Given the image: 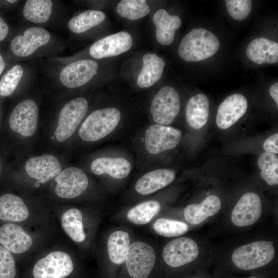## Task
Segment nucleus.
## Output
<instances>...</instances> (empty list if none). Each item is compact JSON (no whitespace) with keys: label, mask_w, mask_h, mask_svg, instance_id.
Listing matches in <instances>:
<instances>
[{"label":"nucleus","mask_w":278,"mask_h":278,"mask_svg":"<svg viewBox=\"0 0 278 278\" xmlns=\"http://www.w3.org/2000/svg\"><path fill=\"white\" fill-rule=\"evenodd\" d=\"M220 43L217 37L204 28H194L182 39L178 54L184 60L196 62L207 59L219 49Z\"/></svg>","instance_id":"nucleus-1"},{"label":"nucleus","mask_w":278,"mask_h":278,"mask_svg":"<svg viewBox=\"0 0 278 278\" xmlns=\"http://www.w3.org/2000/svg\"><path fill=\"white\" fill-rule=\"evenodd\" d=\"M121 114L115 108H107L92 112L82 124L79 135L83 141L95 142L111 133L120 121Z\"/></svg>","instance_id":"nucleus-2"},{"label":"nucleus","mask_w":278,"mask_h":278,"mask_svg":"<svg viewBox=\"0 0 278 278\" xmlns=\"http://www.w3.org/2000/svg\"><path fill=\"white\" fill-rule=\"evenodd\" d=\"M274 255L272 241L259 240L239 247L234 251L231 257L238 268L251 270L267 265Z\"/></svg>","instance_id":"nucleus-3"},{"label":"nucleus","mask_w":278,"mask_h":278,"mask_svg":"<svg viewBox=\"0 0 278 278\" xmlns=\"http://www.w3.org/2000/svg\"><path fill=\"white\" fill-rule=\"evenodd\" d=\"M88 109L87 100L81 97L71 100L63 106L60 111L54 132L58 142H64L73 135Z\"/></svg>","instance_id":"nucleus-4"},{"label":"nucleus","mask_w":278,"mask_h":278,"mask_svg":"<svg viewBox=\"0 0 278 278\" xmlns=\"http://www.w3.org/2000/svg\"><path fill=\"white\" fill-rule=\"evenodd\" d=\"M180 110L177 91L169 86L162 88L152 99L150 112L157 124L167 126L173 122Z\"/></svg>","instance_id":"nucleus-5"},{"label":"nucleus","mask_w":278,"mask_h":278,"mask_svg":"<svg viewBox=\"0 0 278 278\" xmlns=\"http://www.w3.org/2000/svg\"><path fill=\"white\" fill-rule=\"evenodd\" d=\"M125 260L131 277L147 278L155 264V252L145 242H135L129 245Z\"/></svg>","instance_id":"nucleus-6"},{"label":"nucleus","mask_w":278,"mask_h":278,"mask_svg":"<svg viewBox=\"0 0 278 278\" xmlns=\"http://www.w3.org/2000/svg\"><path fill=\"white\" fill-rule=\"evenodd\" d=\"M74 269L70 255L62 251H54L40 259L34 265V278H64Z\"/></svg>","instance_id":"nucleus-7"},{"label":"nucleus","mask_w":278,"mask_h":278,"mask_svg":"<svg viewBox=\"0 0 278 278\" xmlns=\"http://www.w3.org/2000/svg\"><path fill=\"white\" fill-rule=\"evenodd\" d=\"M38 121V108L32 99H26L17 105L9 118L11 129L24 137L36 132Z\"/></svg>","instance_id":"nucleus-8"},{"label":"nucleus","mask_w":278,"mask_h":278,"mask_svg":"<svg viewBox=\"0 0 278 278\" xmlns=\"http://www.w3.org/2000/svg\"><path fill=\"white\" fill-rule=\"evenodd\" d=\"M181 136L179 129L158 124L152 125L145 132V147L150 153L158 154L175 148Z\"/></svg>","instance_id":"nucleus-9"},{"label":"nucleus","mask_w":278,"mask_h":278,"mask_svg":"<svg viewBox=\"0 0 278 278\" xmlns=\"http://www.w3.org/2000/svg\"><path fill=\"white\" fill-rule=\"evenodd\" d=\"M199 248L192 238L182 237L168 242L163 250V258L170 267H179L189 263L198 257Z\"/></svg>","instance_id":"nucleus-10"},{"label":"nucleus","mask_w":278,"mask_h":278,"mask_svg":"<svg viewBox=\"0 0 278 278\" xmlns=\"http://www.w3.org/2000/svg\"><path fill=\"white\" fill-rule=\"evenodd\" d=\"M55 192L59 197L71 199L82 194L87 188L89 180L81 169L70 167L61 170L55 178Z\"/></svg>","instance_id":"nucleus-11"},{"label":"nucleus","mask_w":278,"mask_h":278,"mask_svg":"<svg viewBox=\"0 0 278 278\" xmlns=\"http://www.w3.org/2000/svg\"><path fill=\"white\" fill-rule=\"evenodd\" d=\"M132 45L131 34L120 31L99 39L91 46L89 53L95 59L119 55L129 50Z\"/></svg>","instance_id":"nucleus-12"},{"label":"nucleus","mask_w":278,"mask_h":278,"mask_svg":"<svg viewBox=\"0 0 278 278\" xmlns=\"http://www.w3.org/2000/svg\"><path fill=\"white\" fill-rule=\"evenodd\" d=\"M262 213V202L259 196L255 193L245 194L234 206L231 216L232 223L242 227L255 223Z\"/></svg>","instance_id":"nucleus-13"},{"label":"nucleus","mask_w":278,"mask_h":278,"mask_svg":"<svg viewBox=\"0 0 278 278\" xmlns=\"http://www.w3.org/2000/svg\"><path fill=\"white\" fill-rule=\"evenodd\" d=\"M98 65L92 60H80L66 65L60 73L61 83L68 88H76L88 83L97 74Z\"/></svg>","instance_id":"nucleus-14"},{"label":"nucleus","mask_w":278,"mask_h":278,"mask_svg":"<svg viewBox=\"0 0 278 278\" xmlns=\"http://www.w3.org/2000/svg\"><path fill=\"white\" fill-rule=\"evenodd\" d=\"M25 169L30 178L44 184L55 178L62 167L55 156L46 154L29 158L25 163Z\"/></svg>","instance_id":"nucleus-15"},{"label":"nucleus","mask_w":278,"mask_h":278,"mask_svg":"<svg viewBox=\"0 0 278 278\" xmlns=\"http://www.w3.org/2000/svg\"><path fill=\"white\" fill-rule=\"evenodd\" d=\"M50 35L46 29L37 27L27 28L23 35L15 37L11 43V49L17 56L27 57L33 53L39 47L47 43Z\"/></svg>","instance_id":"nucleus-16"},{"label":"nucleus","mask_w":278,"mask_h":278,"mask_svg":"<svg viewBox=\"0 0 278 278\" xmlns=\"http://www.w3.org/2000/svg\"><path fill=\"white\" fill-rule=\"evenodd\" d=\"M247 108V100L242 95L236 93L228 96L218 108L217 126L222 129L231 127L245 114Z\"/></svg>","instance_id":"nucleus-17"},{"label":"nucleus","mask_w":278,"mask_h":278,"mask_svg":"<svg viewBox=\"0 0 278 278\" xmlns=\"http://www.w3.org/2000/svg\"><path fill=\"white\" fill-rule=\"evenodd\" d=\"M0 243L10 252L21 254L31 247V236L20 225L8 223L0 228Z\"/></svg>","instance_id":"nucleus-18"},{"label":"nucleus","mask_w":278,"mask_h":278,"mask_svg":"<svg viewBox=\"0 0 278 278\" xmlns=\"http://www.w3.org/2000/svg\"><path fill=\"white\" fill-rule=\"evenodd\" d=\"M246 54L249 60L257 64L276 63L278 62V44L267 38H257L248 44Z\"/></svg>","instance_id":"nucleus-19"},{"label":"nucleus","mask_w":278,"mask_h":278,"mask_svg":"<svg viewBox=\"0 0 278 278\" xmlns=\"http://www.w3.org/2000/svg\"><path fill=\"white\" fill-rule=\"evenodd\" d=\"M175 177V172L171 169H157L141 177L136 182L135 188L141 195H149L170 184Z\"/></svg>","instance_id":"nucleus-20"},{"label":"nucleus","mask_w":278,"mask_h":278,"mask_svg":"<svg viewBox=\"0 0 278 278\" xmlns=\"http://www.w3.org/2000/svg\"><path fill=\"white\" fill-rule=\"evenodd\" d=\"M152 21L155 26L158 42L164 45L171 44L174 39L175 31L181 26L180 18L169 14L165 9H161L154 14Z\"/></svg>","instance_id":"nucleus-21"},{"label":"nucleus","mask_w":278,"mask_h":278,"mask_svg":"<svg viewBox=\"0 0 278 278\" xmlns=\"http://www.w3.org/2000/svg\"><path fill=\"white\" fill-rule=\"evenodd\" d=\"M221 206V202L218 196L210 195L200 203L188 205L184 211V218L190 224L197 225L217 214Z\"/></svg>","instance_id":"nucleus-22"},{"label":"nucleus","mask_w":278,"mask_h":278,"mask_svg":"<svg viewBox=\"0 0 278 278\" xmlns=\"http://www.w3.org/2000/svg\"><path fill=\"white\" fill-rule=\"evenodd\" d=\"M131 169L129 162L123 158H98L91 165V169L94 173L97 175L107 173L115 179L126 178Z\"/></svg>","instance_id":"nucleus-23"},{"label":"nucleus","mask_w":278,"mask_h":278,"mask_svg":"<svg viewBox=\"0 0 278 278\" xmlns=\"http://www.w3.org/2000/svg\"><path fill=\"white\" fill-rule=\"evenodd\" d=\"M210 102L203 94H198L191 97L186 108V118L192 128L199 129L206 124L209 117Z\"/></svg>","instance_id":"nucleus-24"},{"label":"nucleus","mask_w":278,"mask_h":278,"mask_svg":"<svg viewBox=\"0 0 278 278\" xmlns=\"http://www.w3.org/2000/svg\"><path fill=\"white\" fill-rule=\"evenodd\" d=\"M29 211L23 200L11 194L0 197V219L5 221L20 222L29 216Z\"/></svg>","instance_id":"nucleus-25"},{"label":"nucleus","mask_w":278,"mask_h":278,"mask_svg":"<svg viewBox=\"0 0 278 278\" xmlns=\"http://www.w3.org/2000/svg\"><path fill=\"white\" fill-rule=\"evenodd\" d=\"M143 66L140 73L137 84L142 88H149L161 77L165 62L155 54L147 53L143 58Z\"/></svg>","instance_id":"nucleus-26"},{"label":"nucleus","mask_w":278,"mask_h":278,"mask_svg":"<svg viewBox=\"0 0 278 278\" xmlns=\"http://www.w3.org/2000/svg\"><path fill=\"white\" fill-rule=\"evenodd\" d=\"M61 225L65 232L74 241L81 242L85 238L83 231L82 215L77 208H71L61 216Z\"/></svg>","instance_id":"nucleus-27"},{"label":"nucleus","mask_w":278,"mask_h":278,"mask_svg":"<svg viewBox=\"0 0 278 278\" xmlns=\"http://www.w3.org/2000/svg\"><path fill=\"white\" fill-rule=\"evenodd\" d=\"M129 247V236L127 232L117 231L111 234L108 240L109 256L114 264L124 262Z\"/></svg>","instance_id":"nucleus-28"},{"label":"nucleus","mask_w":278,"mask_h":278,"mask_svg":"<svg viewBox=\"0 0 278 278\" xmlns=\"http://www.w3.org/2000/svg\"><path fill=\"white\" fill-rule=\"evenodd\" d=\"M105 14L100 11L88 10L71 19L68 27L73 32L80 33L95 27L105 19Z\"/></svg>","instance_id":"nucleus-29"},{"label":"nucleus","mask_w":278,"mask_h":278,"mask_svg":"<svg viewBox=\"0 0 278 278\" xmlns=\"http://www.w3.org/2000/svg\"><path fill=\"white\" fill-rule=\"evenodd\" d=\"M52 6L50 0H28L24 6L23 15L30 22L45 23L51 13Z\"/></svg>","instance_id":"nucleus-30"},{"label":"nucleus","mask_w":278,"mask_h":278,"mask_svg":"<svg viewBox=\"0 0 278 278\" xmlns=\"http://www.w3.org/2000/svg\"><path fill=\"white\" fill-rule=\"evenodd\" d=\"M160 208V204L157 201L144 202L131 208L128 212L127 218L134 224H144L151 220Z\"/></svg>","instance_id":"nucleus-31"},{"label":"nucleus","mask_w":278,"mask_h":278,"mask_svg":"<svg viewBox=\"0 0 278 278\" xmlns=\"http://www.w3.org/2000/svg\"><path fill=\"white\" fill-rule=\"evenodd\" d=\"M257 165L263 180L270 185L278 184V158L275 154L262 153L258 158Z\"/></svg>","instance_id":"nucleus-32"},{"label":"nucleus","mask_w":278,"mask_h":278,"mask_svg":"<svg viewBox=\"0 0 278 278\" xmlns=\"http://www.w3.org/2000/svg\"><path fill=\"white\" fill-rule=\"evenodd\" d=\"M116 9L121 16L130 20L143 18L150 12L144 0H123L119 3Z\"/></svg>","instance_id":"nucleus-33"},{"label":"nucleus","mask_w":278,"mask_h":278,"mask_svg":"<svg viewBox=\"0 0 278 278\" xmlns=\"http://www.w3.org/2000/svg\"><path fill=\"white\" fill-rule=\"evenodd\" d=\"M158 234L164 237H174L185 234L188 227L184 222L177 220L162 218L157 219L153 225Z\"/></svg>","instance_id":"nucleus-34"},{"label":"nucleus","mask_w":278,"mask_h":278,"mask_svg":"<svg viewBox=\"0 0 278 278\" xmlns=\"http://www.w3.org/2000/svg\"><path fill=\"white\" fill-rule=\"evenodd\" d=\"M23 75V69L16 65L5 74L0 80V96H8L13 93Z\"/></svg>","instance_id":"nucleus-35"},{"label":"nucleus","mask_w":278,"mask_h":278,"mask_svg":"<svg viewBox=\"0 0 278 278\" xmlns=\"http://www.w3.org/2000/svg\"><path fill=\"white\" fill-rule=\"evenodd\" d=\"M225 3L229 14L236 20H244L251 11L252 1L250 0H227Z\"/></svg>","instance_id":"nucleus-36"},{"label":"nucleus","mask_w":278,"mask_h":278,"mask_svg":"<svg viewBox=\"0 0 278 278\" xmlns=\"http://www.w3.org/2000/svg\"><path fill=\"white\" fill-rule=\"evenodd\" d=\"M15 260L10 252L0 246V278H14Z\"/></svg>","instance_id":"nucleus-37"},{"label":"nucleus","mask_w":278,"mask_h":278,"mask_svg":"<svg viewBox=\"0 0 278 278\" xmlns=\"http://www.w3.org/2000/svg\"><path fill=\"white\" fill-rule=\"evenodd\" d=\"M278 133H276L268 137L263 144V148L267 152L274 154L278 153Z\"/></svg>","instance_id":"nucleus-38"},{"label":"nucleus","mask_w":278,"mask_h":278,"mask_svg":"<svg viewBox=\"0 0 278 278\" xmlns=\"http://www.w3.org/2000/svg\"><path fill=\"white\" fill-rule=\"evenodd\" d=\"M8 31V25L4 20L0 17V42L6 37Z\"/></svg>","instance_id":"nucleus-39"},{"label":"nucleus","mask_w":278,"mask_h":278,"mask_svg":"<svg viewBox=\"0 0 278 278\" xmlns=\"http://www.w3.org/2000/svg\"><path fill=\"white\" fill-rule=\"evenodd\" d=\"M269 94L274 100L277 106H278V82H276L271 85L269 89Z\"/></svg>","instance_id":"nucleus-40"},{"label":"nucleus","mask_w":278,"mask_h":278,"mask_svg":"<svg viewBox=\"0 0 278 278\" xmlns=\"http://www.w3.org/2000/svg\"><path fill=\"white\" fill-rule=\"evenodd\" d=\"M5 66V63L2 55L0 54V75L3 72Z\"/></svg>","instance_id":"nucleus-41"},{"label":"nucleus","mask_w":278,"mask_h":278,"mask_svg":"<svg viewBox=\"0 0 278 278\" xmlns=\"http://www.w3.org/2000/svg\"><path fill=\"white\" fill-rule=\"evenodd\" d=\"M7 2H9V3H15L17 2V1H14V0H8L7 1Z\"/></svg>","instance_id":"nucleus-42"},{"label":"nucleus","mask_w":278,"mask_h":278,"mask_svg":"<svg viewBox=\"0 0 278 278\" xmlns=\"http://www.w3.org/2000/svg\"><path fill=\"white\" fill-rule=\"evenodd\" d=\"M248 278H256V277H248Z\"/></svg>","instance_id":"nucleus-43"},{"label":"nucleus","mask_w":278,"mask_h":278,"mask_svg":"<svg viewBox=\"0 0 278 278\" xmlns=\"http://www.w3.org/2000/svg\"><path fill=\"white\" fill-rule=\"evenodd\" d=\"M0 172H1V166H0Z\"/></svg>","instance_id":"nucleus-44"}]
</instances>
